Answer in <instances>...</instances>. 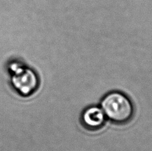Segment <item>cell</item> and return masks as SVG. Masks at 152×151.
Here are the masks:
<instances>
[{
    "label": "cell",
    "mask_w": 152,
    "mask_h": 151,
    "mask_svg": "<svg viewBox=\"0 0 152 151\" xmlns=\"http://www.w3.org/2000/svg\"><path fill=\"white\" fill-rule=\"evenodd\" d=\"M107 118L101 107L90 106L81 113L80 123L82 127L89 132H97L104 127Z\"/></svg>",
    "instance_id": "obj_3"
},
{
    "label": "cell",
    "mask_w": 152,
    "mask_h": 151,
    "mask_svg": "<svg viewBox=\"0 0 152 151\" xmlns=\"http://www.w3.org/2000/svg\"><path fill=\"white\" fill-rule=\"evenodd\" d=\"M9 69L11 83L19 95L28 97L37 92L40 80L34 70L16 61L10 64Z\"/></svg>",
    "instance_id": "obj_2"
},
{
    "label": "cell",
    "mask_w": 152,
    "mask_h": 151,
    "mask_svg": "<svg viewBox=\"0 0 152 151\" xmlns=\"http://www.w3.org/2000/svg\"><path fill=\"white\" fill-rule=\"evenodd\" d=\"M100 107L107 119L115 125H127L134 118L133 102L128 96L120 91L107 93L102 98Z\"/></svg>",
    "instance_id": "obj_1"
}]
</instances>
